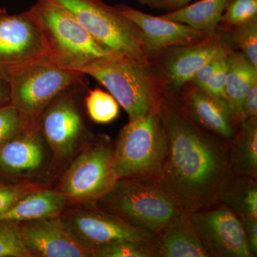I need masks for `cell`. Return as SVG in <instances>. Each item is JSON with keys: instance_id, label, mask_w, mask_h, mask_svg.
Instances as JSON below:
<instances>
[{"instance_id": "3957f363", "label": "cell", "mask_w": 257, "mask_h": 257, "mask_svg": "<svg viewBox=\"0 0 257 257\" xmlns=\"http://www.w3.org/2000/svg\"><path fill=\"white\" fill-rule=\"evenodd\" d=\"M27 13L42 32L46 57L61 68L77 72L96 59L114 54L96 41L70 12L52 0H37Z\"/></svg>"}, {"instance_id": "30bf717a", "label": "cell", "mask_w": 257, "mask_h": 257, "mask_svg": "<svg viewBox=\"0 0 257 257\" xmlns=\"http://www.w3.org/2000/svg\"><path fill=\"white\" fill-rule=\"evenodd\" d=\"M67 91L51 103L40 119L52 153L53 174L65 169L90 138L73 98Z\"/></svg>"}, {"instance_id": "d4e9b609", "label": "cell", "mask_w": 257, "mask_h": 257, "mask_svg": "<svg viewBox=\"0 0 257 257\" xmlns=\"http://www.w3.org/2000/svg\"><path fill=\"white\" fill-rule=\"evenodd\" d=\"M223 31L229 35L225 41L239 49L257 68V18L232 28H223Z\"/></svg>"}, {"instance_id": "7c38bea8", "label": "cell", "mask_w": 257, "mask_h": 257, "mask_svg": "<svg viewBox=\"0 0 257 257\" xmlns=\"http://www.w3.org/2000/svg\"><path fill=\"white\" fill-rule=\"evenodd\" d=\"M232 50L219 32L209 34L202 41L172 47L152 58L165 84V94L177 96L194 74L208 61Z\"/></svg>"}, {"instance_id": "9c48e42d", "label": "cell", "mask_w": 257, "mask_h": 257, "mask_svg": "<svg viewBox=\"0 0 257 257\" xmlns=\"http://www.w3.org/2000/svg\"><path fill=\"white\" fill-rule=\"evenodd\" d=\"M52 175V153L40 122L29 123L0 150V180L44 184Z\"/></svg>"}, {"instance_id": "603a6c76", "label": "cell", "mask_w": 257, "mask_h": 257, "mask_svg": "<svg viewBox=\"0 0 257 257\" xmlns=\"http://www.w3.org/2000/svg\"><path fill=\"white\" fill-rule=\"evenodd\" d=\"M257 179L231 175L226 181L218 202L227 206L238 216L257 218Z\"/></svg>"}, {"instance_id": "9a60e30c", "label": "cell", "mask_w": 257, "mask_h": 257, "mask_svg": "<svg viewBox=\"0 0 257 257\" xmlns=\"http://www.w3.org/2000/svg\"><path fill=\"white\" fill-rule=\"evenodd\" d=\"M43 36L27 12L9 15L0 8V72L46 57Z\"/></svg>"}, {"instance_id": "1f68e13d", "label": "cell", "mask_w": 257, "mask_h": 257, "mask_svg": "<svg viewBox=\"0 0 257 257\" xmlns=\"http://www.w3.org/2000/svg\"><path fill=\"white\" fill-rule=\"evenodd\" d=\"M229 63V61L227 64L223 66V67L204 84V87L201 88L200 89H202L203 92H205L208 95L214 98L215 100L219 101L221 104H222L226 109H229V110L232 113V111L231 110V108H230L229 105V103H228L227 99H226V92H225L226 72H227ZM235 119H236V118H235ZM236 121H237V120H236Z\"/></svg>"}, {"instance_id": "e0dca14e", "label": "cell", "mask_w": 257, "mask_h": 257, "mask_svg": "<svg viewBox=\"0 0 257 257\" xmlns=\"http://www.w3.org/2000/svg\"><path fill=\"white\" fill-rule=\"evenodd\" d=\"M180 99L186 113L196 124L229 145L233 141L239 124L219 101L190 84Z\"/></svg>"}, {"instance_id": "52a82bcc", "label": "cell", "mask_w": 257, "mask_h": 257, "mask_svg": "<svg viewBox=\"0 0 257 257\" xmlns=\"http://www.w3.org/2000/svg\"><path fill=\"white\" fill-rule=\"evenodd\" d=\"M114 145L106 136L90 138L63 171L56 189L68 206L94 204L117 182Z\"/></svg>"}, {"instance_id": "d6986e66", "label": "cell", "mask_w": 257, "mask_h": 257, "mask_svg": "<svg viewBox=\"0 0 257 257\" xmlns=\"http://www.w3.org/2000/svg\"><path fill=\"white\" fill-rule=\"evenodd\" d=\"M68 203L58 189L42 187L20 199L11 207L0 214V221H23L60 216Z\"/></svg>"}, {"instance_id": "836d02e7", "label": "cell", "mask_w": 257, "mask_h": 257, "mask_svg": "<svg viewBox=\"0 0 257 257\" xmlns=\"http://www.w3.org/2000/svg\"><path fill=\"white\" fill-rule=\"evenodd\" d=\"M139 4L145 5L150 9L166 10L170 12L182 9L194 0H135Z\"/></svg>"}, {"instance_id": "8992f818", "label": "cell", "mask_w": 257, "mask_h": 257, "mask_svg": "<svg viewBox=\"0 0 257 257\" xmlns=\"http://www.w3.org/2000/svg\"><path fill=\"white\" fill-rule=\"evenodd\" d=\"M167 140L158 109L121 128L114 145L113 162L118 179L157 181L166 155Z\"/></svg>"}, {"instance_id": "7402d4cb", "label": "cell", "mask_w": 257, "mask_h": 257, "mask_svg": "<svg viewBox=\"0 0 257 257\" xmlns=\"http://www.w3.org/2000/svg\"><path fill=\"white\" fill-rule=\"evenodd\" d=\"M231 0H200L182 9L160 15L163 18L185 24L209 35L216 31Z\"/></svg>"}, {"instance_id": "6da1fadb", "label": "cell", "mask_w": 257, "mask_h": 257, "mask_svg": "<svg viewBox=\"0 0 257 257\" xmlns=\"http://www.w3.org/2000/svg\"><path fill=\"white\" fill-rule=\"evenodd\" d=\"M158 111L167 149L157 183L185 212L216 204L232 175L229 144L191 119L178 96L164 94Z\"/></svg>"}, {"instance_id": "484cf974", "label": "cell", "mask_w": 257, "mask_h": 257, "mask_svg": "<svg viewBox=\"0 0 257 257\" xmlns=\"http://www.w3.org/2000/svg\"><path fill=\"white\" fill-rule=\"evenodd\" d=\"M93 257H160L155 244L118 242L103 245L92 250Z\"/></svg>"}, {"instance_id": "f1b7e54d", "label": "cell", "mask_w": 257, "mask_h": 257, "mask_svg": "<svg viewBox=\"0 0 257 257\" xmlns=\"http://www.w3.org/2000/svg\"><path fill=\"white\" fill-rule=\"evenodd\" d=\"M30 122L12 103L0 107V150Z\"/></svg>"}, {"instance_id": "44dd1931", "label": "cell", "mask_w": 257, "mask_h": 257, "mask_svg": "<svg viewBox=\"0 0 257 257\" xmlns=\"http://www.w3.org/2000/svg\"><path fill=\"white\" fill-rule=\"evenodd\" d=\"M231 175L257 179V116L240 123L229 145Z\"/></svg>"}, {"instance_id": "7a4b0ae2", "label": "cell", "mask_w": 257, "mask_h": 257, "mask_svg": "<svg viewBox=\"0 0 257 257\" xmlns=\"http://www.w3.org/2000/svg\"><path fill=\"white\" fill-rule=\"evenodd\" d=\"M77 72L91 76L104 86L124 108L128 121L158 109L165 94V82L153 64L115 54L96 59Z\"/></svg>"}, {"instance_id": "8fae6325", "label": "cell", "mask_w": 257, "mask_h": 257, "mask_svg": "<svg viewBox=\"0 0 257 257\" xmlns=\"http://www.w3.org/2000/svg\"><path fill=\"white\" fill-rule=\"evenodd\" d=\"M61 216L75 236L92 250L118 242L157 246L156 235L137 229L94 204L68 206Z\"/></svg>"}, {"instance_id": "4316f807", "label": "cell", "mask_w": 257, "mask_h": 257, "mask_svg": "<svg viewBox=\"0 0 257 257\" xmlns=\"http://www.w3.org/2000/svg\"><path fill=\"white\" fill-rule=\"evenodd\" d=\"M0 257H32L24 244L18 223L0 221Z\"/></svg>"}, {"instance_id": "ba28073f", "label": "cell", "mask_w": 257, "mask_h": 257, "mask_svg": "<svg viewBox=\"0 0 257 257\" xmlns=\"http://www.w3.org/2000/svg\"><path fill=\"white\" fill-rule=\"evenodd\" d=\"M70 12L94 39L116 55L152 63L140 28L102 0H52Z\"/></svg>"}, {"instance_id": "e575fe53", "label": "cell", "mask_w": 257, "mask_h": 257, "mask_svg": "<svg viewBox=\"0 0 257 257\" xmlns=\"http://www.w3.org/2000/svg\"><path fill=\"white\" fill-rule=\"evenodd\" d=\"M257 116V84L253 86L251 92L243 102L242 111L240 116L239 123L245 120Z\"/></svg>"}, {"instance_id": "d6a6232c", "label": "cell", "mask_w": 257, "mask_h": 257, "mask_svg": "<svg viewBox=\"0 0 257 257\" xmlns=\"http://www.w3.org/2000/svg\"><path fill=\"white\" fill-rule=\"evenodd\" d=\"M242 225L245 240L251 257L257 256V218L239 216Z\"/></svg>"}, {"instance_id": "2e32d148", "label": "cell", "mask_w": 257, "mask_h": 257, "mask_svg": "<svg viewBox=\"0 0 257 257\" xmlns=\"http://www.w3.org/2000/svg\"><path fill=\"white\" fill-rule=\"evenodd\" d=\"M116 8L141 30L151 62L152 58L162 51L192 45L209 35L185 24L146 14L128 5H119Z\"/></svg>"}, {"instance_id": "5bb4252c", "label": "cell", "mask_w": 257, "mask_h": 257, "mask_svg": "<svg viewBox=\"0 0 257 257\" xmlns=\"http://www.w3.org/2000/svg\"><path fill=\"white\" fill-rule=\"evenodd\" d=\"M18 224L32 257H93L92 248L75 236L61 215Z\"/></svg>"}, {"instance_id": "83f0119b", "label": "cell", "mask_w": 257, "mask_h": 257, "mask_svg": "<svg viewBox=\"0 0 257 257\" xmlns=\"http://www.w3.org/2000/svg\"><path fill=\"white\" fill-rule=\"evenodd\" d=\"M256 18L257 0H231L219 25L222 28H232Z\"/></svg>"}, {"instance_id": "ffe728a7", "label": "cell", "mask_w": 257, "mask_h": 257, "mask_svg": "<svg viewBox=\"0 0 257 257\" xmlns=\"http://www.w3.org/2000/svg\"><path fill=\"white\" fill-rule=\"evenodd\" d=\"M257 84V68L241 52L233 51L226 72L225 92L233 114L239 123L243 102Z\"/></svg>"}, {"instance_id": "4fadbf2b", "label": "cell", "mask_w": 257, "mask_h": 257, "mask_svg": "<svg viewBox=\"0 0 257 257\" xmlns=\"http://www.w3.org/2000/svg\"><path fill=\"white\" fill-rule=\"evenodd\" d=\"M209 257H251L241 221L220 202L188 213Z\"/></svg>"}, {"instance_id": "277c9868", "label": "cell", "mask_w": 257, "mask_h": 257, "mask_svg": "<svg viewBox=\"0 0 257 257\" xmlns=\"http://www.w3.org/2000/svg\"><path fill=\"white\" fill-rule=\"evenodd\" d=\"M94 204L134 227L155 235L184 211L153 179H118Z\"/></svg>"}, {"instance_id": "d590c367", "label": "cell", "mask_w": 257, "mask_h": 257, "mask_svg": "<svg viewBox=\"0 0 257 257\" xmlns=\"http://www.w3.org/2000/svg\"><path fill=\"white\" fill-rule=\"evenodd\" d=\"M11 103L9 81L7 76L0 72V107Z\"/></svg>"}, {"instance_id": "f546056e", "label": "cell", "mask_w": 257, "mask_h": 257, "mask_svg": "<svg viewBox=\"0 0 257 257\" xmlns=\"http://www.w3.org/2000/svg\"><path fill=\"white\" fill-rule=\"evenodd\" d=\"M45 187H47L46 184L39 182H8L0 180V214L27 194Z\"/></svg>"}, {"instance_id": "ac0fdd59", "label": "cell", "mask_w": 257, "mask_h": 257, "mask_svg": "<svg viewBox=\"0 0 257 257\" xmlns=\"http://www.w3.org/2000/svg\"><path fill=\"white\" fill-rule=\"evenodd\" d=\"M156 240L160 257H209L185 211L164 226Z\"/></svg>"}, {"instance_id": "cb8c5ba5", "label": "cell", "mask_w": 257, "mask_h": 257, "mask_svg": "<svg viewBox=\"0 0 257 257\" xmlns=\"http://www.w3.org/2000/svg\"><path fill=\"white\" fill-rule=\"evenodd\" d=\"M84 102L89 118L97 124H108L119 116V103L110 93L100 88L89 90Z\"/></svg>"}, {"instance_id": "5b68a950", "label": "cell", "mask_w": 257, "mask_h": 257, "mask_svg": "<svg viewBox=\"0 0 257 257\" xmlns=\"http://www.w3.org/2000/svg\"><path fill=\"white\" fill-rule=\"evenodd\" d=\"M12 104L30 122H40L45 109L69 87L82 84L84 74L62 69L47 57L12 67L6 72Z\"/></svg>"}, {"instance_id": "4dcf8cb0", "label": "cell", "mask_w": 257, "mask_h": 257, "mask_svg": "<svg viewBox=\"0 0 257 257\" xmlns=\"http://www.w3.org/2000/svg\"><path fill=\"white\" fill-rule=\"evenodd\" d=\"M233 50L224 52L208 61L200 67L189 81V84L201 89L223 67L229 62Z\"/></svg>"}]
</instances>
